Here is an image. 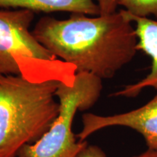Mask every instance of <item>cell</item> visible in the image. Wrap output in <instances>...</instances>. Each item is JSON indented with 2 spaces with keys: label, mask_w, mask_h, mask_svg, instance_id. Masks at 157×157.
Returning a JSON list of instances; mask_svg holds the SVG:
<instances>
[{
  "label": "cell",
  "mask_w": 157,
  "mask_h": 157,
  "mask_svg": "<svg viewBox=\"0 0 157 157\" xmlns=\"http://www.w3.org/2000/svg\"><path fill=\"white\" fill-rule=\"evenodd\" d=\"M59 83L0 74V157H17L48 132L60 111Z\"/></svg>",
  "instance_id": "7a4b0ae2"
},
{
  "label": "cell",
  "mask_w": 157,
  "mask_h": 157,
  "mask_svg": "<svg viewBox=\"0 0 157 157\" xmlns=\"http://www.w3.org/2000/svg\"><path fill=\"white\" fill-rule=\"evenodd\" d=\"M125 127L142 135L148 149L157 150V93L143 106L122 113L101 116L93 113L82 115V129L76 135L84 142L93 133L111 127Z\"/></svg>",
  "instance_id": "5b68a950"
},
{
  "label": "cell",
  "mask_w": 157,
  "mask_h": 157,
  "mask_svg": "<svg viewBox=\"0 0 157 157\" xmlns=\"http://www.w3.org/2000/svg\"><path fill=\"white\" fill-rule=\"evenodd\" d=\"M103 80L93 74L78 72L71 83L60 82L56 96L60 111L53 124L42 138L20 151L17 157H75L87 144L76 140L72 130L78 111L90 109L97 103Z\"/></svg>",
  "instance_id": "277c9868"
},
{
  "label": "cell",
  "mask_w": 157,
  "mask_h": 157,
  "mask_svg": "<svg viewBox=\"0 0 157 157\" xmlns=\"http://www.w3.org/2000/svg\"><path fill=\"white\" fill-rule=\"evenodd\" d=\"M121 10L129 21L135 24L137 51H142L151 60V71L146 77L137 83L125 86L122 90L112 94L117 97L135 98L145 88L153 87L157 90V20L135 16L124 10Z\"/></svg>",
  "instance_id": "8992f818"
},
{
  "label": "cell",
  "mask_w": 157,
  "mask_h": 157,
  "mask_svg": "<svg viewBox=\"0 0 157 157\" xmlns=\"http://www.w3.org/2000/svg\"><path fill=\"white\" fill-rule=\"evenodd\" d=\"M34 17L28 10L0 8V74L71 83L75 68L37 41L31 30Z\"/></svg>",
  "instance_id": "3957f363"
},
{
  "label": "cell",
  "mask_w": 157,
  "mask_h": 157,
  "mask_svg": "<svg viewBox=\"0 0 157 157\" xmlns=\"http://www.w3.org/2000/svg\"><path fill=\"white\" fill-rule=\"evenodd\" d=\"M75 157H107V155L100 146L87 143Z\"/></svg>",
  "instance_id": "9c48e42d"
},
{
  "label": "cell",
  "mask_w": 157,
  "mask_h": 157,
  "mask_svg": "<svg viewBox=\"0 0 157 157\" xmlns=\"http://www.w3.org/2000/svg\"><path fill=\"white\" fill-rule=\"evenodd\" d=\"M0 8L24 9L32 12H67L90 16L101 14L95 0H0Z\"/></svg>",
  "instance_id": "52a82bcc"
},
{
  "label": "cell",
  "mask_w": 157,
  "mask_h": 157,
  "mask_svg": "<svg viewBox=\"0 0 157 157\" xmlns=\"http://www.w3.org/2000/svg\"><path fill=\"white\" fill-rule=\"evenodd\" d=\"M117 5L135 16L157 19V0H117Z\"/></svg>",
  "instance_id": "ba28073f"
},
{
  "label": "cell",
  "mask_w": 157,
  "mask_h": 157,
  "mask_svg": "<svg viewBox=\"0 0 157 157\" xmlns=\"http://www.w3.org/2000/svg\"><path fill=\"white\" fill-rule=\"evenodd\" d=\"M132 157H157V150L147 149L146 151Z\"/></svg>",
  "instance_id": "8fae6325"
},
{
  "label": "cell",
  "mask_w": 157,
  "mask_h": 157,
  "mask_svg": "<svg viewBox=\"0 0 157 157\" xmlns=\"http://www.w3.org/2000/svg\"><path fill=\"white\" fill-rule=\"evenodd\" d=\"M102 15H110L117 12V0H96Z\"/></svg>",
  "instance_id": "30bf717a"
},
{
  "label": "cell",
  "mask_w": 157,
  "mask_h": 157,
  "mask_svg": "<svg viewBox=\"0 0 157 157\" xmlns=\"http://www.w3.org/2000/svg\"><path fill=\"white\" fill-rule=\"evenodd\" d=\"M33 34L49 52L76 72L113 78L137 52L135 27L123 14L90 16L73 13L67 19L42 17Z\"/></svg>",
  "instance_id": "6da1fadb"
}]
</instances>
